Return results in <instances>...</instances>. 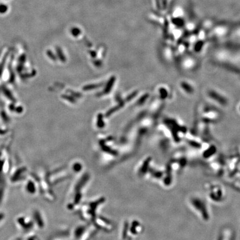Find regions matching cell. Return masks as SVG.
Instances as JSON below:
<instances>
[{
	"label": "cell",
	"mask_w": 240,
	"mask_h": 240,
	"mask_svg": "<svg viewBox=\"0 0 240 240\" xmlns=\"http://www.w3.org/2000/svg\"><path fill=\"white\" fill-rule=\"evenodd\" d=\"M188 203L192 210L193 211L201 220L208 222L211 219V214L208 206L206 201L200 196L192 195L188 199Z\"/></svg>",
	"instance_id": "1"
},
{
	"label": "cell",
	"mask_w": 240,
	"mask_h": 240,
	"mask_svg": "<svg viewBox=\"0 0 240 240\" xmlns=\"http://www.w3.org/2000/svg\"><path fill=\"white\" fill-rule=\"evenodd\" d=\"M205 189L208 199L214 203H220L225 198V192L220 185L215 183H207Z\"/></svg>",
	"instance_id": "2"
},
{
	"label": "cell",
	"mask_w": 240,
	"mask_h": 240,
	"mask_svg": "<svg viewBox=\"0 0 240 240\" xmlns=\"http://www.w3.org/2000/svg\"><path fill=\"white\" fill-rule=\"evenodd\" d=\"M236 231L229 226L224 227L221 229L217 240H235Z\"/></svg>",
	"instance_id": "3"
},
{
	"label": "cell",
	"mask_w": 240,
	"mask_h": 240,
	"mask_svg": "<svg viewBox=\"0 0 240 240\" xmlns=\"http://www.w3.org/2000/svg\"><path fill=\"white\" fill-rule=\"evenodd\" d=\"M207 94L209 97L215 101L217 103H219L222 106H225L229 103V101L224 96L214 90H209L207 91Z\"/></svg>",
	"instance_id": "4"
},
{
	"label": "cell",
	"mask_w": 240,
	"mask_h": 240,
	"mask_svg": "<svg viewBox=\"0 0 240 240\" xmlns=\"http://www.w3.org/2000/svg\"><path fill=\"white\" fill-rule=\"evenodd\" d=\"M217 152V148L214 145H208L206 148H203V151L202 153V157L207 160L213 156Z\"/></svg>",
	"instance_id": "5"
},
{
	"label": "cell",
	"mask_w": 240,
	"mask_h": 240,
	"mask_svg": "<svg viewBox=\"0 0 240 240\" xmlns=\"http://www.w3.org/2000/svg\"><path fill=\"white\" fill-rule=\"evenodd\" d=\"M162 178L163 182L162 183L164 186L169 187L171 185L173 182V177L172 176V171L169 168H168V171L165 172Z\"/></svg>",
	"instance_id": "6"
},
{
	"label": "cell",
	"mask_w": 240,
	"mask_h": 240,
	"mask_svg": "<svg viewBox=\"0 0 240 240\" xmlns=\"http://www.w3.org/2000/svg\"><path fill=\"white\" fill-rule=\"evenodd\" d=\"M180 87L185 92H186L188 94H192L194 92L195 90L193 87V86L191 85V83H189L188 82L186 81H182L180 83Z\"/></svg>",
	"instance_id": "7"
},
{
	"label": "cell",
	"mask_w": 240,
	"mask_h": 240,
	"mask_svg": "<svg viewBox=\"0 0 240 240\" xmlns=\"http://www.w3.org/2000/svg\"><path fill=\"white\" fill-rule=\"evenodd\" d=\"M159 91L161 96V98L162 99L165 100L168 97V92L165 87L160 88Z\"/></svg>",
	"instance_id": "8"
},
{
	"label": "cell",
	"mask_w": 240,
	"mask_h": 240,
	"mask_svg": "<svg viewBox=\"0 0 240 240\" xmlns=\"http://www.w3.org/2000/svg\"><path fill=\"white\" fill-rule=\"evenodd\" d=\"M239 110H240V107H239Z\"/></svg>",
	"instance_id": "9"
}]
</instances>
